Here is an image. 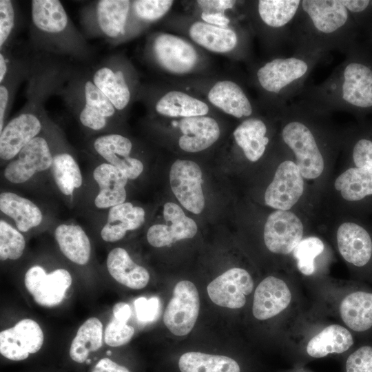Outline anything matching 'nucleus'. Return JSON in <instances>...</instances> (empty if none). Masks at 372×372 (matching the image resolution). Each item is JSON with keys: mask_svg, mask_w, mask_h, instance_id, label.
<instances>
[{"mask_svg": "<svg viewBox=\"0 0 372 372\" xmlns=\"http://www.w3.org/2000/svg\"><path fill=\"white\" fill-rule=\"evenodd\" d=\"M329 114L302 98L278 112L280 140L305 180L323 175L329 148L339 143L327 125Z\"/></svg>", "mask_w": 372, "mask_h": 372, "instance_id": "nucleus-1", "label": "nucleus"}, {"mask_svg": "<svg viewBox=\"0 0 372 372\" xmlns=\"http://www.w3.org/2000/svg\"><path fill=\"white\" fill-rule=\"evenodd\" d=\"M344 60L322 83L302 90L301 98L328 112L342 110L358 121L372 116V52L366 43L356 41Z\"/></svg>", "mask_w": 372, "mask_h": 372, "instance_id": "nucleus-2", "label": "nucleus"}, {"mask_svg": "<svg viewBox=\"0 0 372 372\" xmlns=\"http://www.w3.org/2000/svg\"><path fill=\"white\" fill-rule=\"evenodd\" d=\"M360 31L342 0H301L290 41L294 53L320 60L332 50L345 52Z\"/></svg>", "mask_w": 372, "mask_h": 372, "instance_id": "nucleus-3", "label": "nucleus"}, {"mask_svg": "<svg viewBox=\"0 0 372 372\" xmlns=\"http://www.w3.org/2000/svg\"><path fill=\"white\" fill-rule=\"evenodd\" d=\"M29 48L34 52L85 63L94 50L58 0H32Z\"/></svg>", "mask_w": 372, "mask_h": 372, "instance_id": "nucleus-4", "label": "nucleus"}, {"mask_svg": "<svg viewBox=\"0 0 372 372\" xmlns=\"http://www.w3.org/2000/svg\"><path fill=\"white\" fill-rule=\"evenodd\" d=\"M81 127L91 133H110L121 114L92 81L88 68L72 65L56 93Z\"/></svg>", "mask_w": 372, "mask_h": 372, "instance_id": "nucleus-5", "label": "nucleus"}, {"mask_svg": "<svg viewBox=\"0 0 372 372\" xmlns=\"http://www.w3.org/2000/svg\"><path fill=\"white\" fill-rule=\"evenodd\" d=\"M319 61L293 53L290 56L274 57L258 68L257 83L271 96L276 113L286 106L288 101L302 93L306 79Z\"/></svg>", "mask_w": 372, "mask_h": 372, "instance_id": "nucleus-6", "label": "nucleus"}, {"mask_svg": "<svg viewBox=\"0 0 372 372\" xmlns=\"http://www.w3.org/2000/svg\"><path fill=\"white\" fill-rule=\"evenodd\" d=\"M132 1L99 0L81 8L80 23L83 32L91 38H102L116 44L126 37Z\"/></svg>", "mask_w": 372, "mask_h": 372, "instance_id": "nucleus-7", "label": "nucleus"}, {"mask_svg": "<svg viewBox=\"0 0 372 372\" xmlns=\"http://www.w3.org/2000/svg\"><path fill=\"white\" fill-rule=\"evenodd\" d=\"M95 85L121 115L130 107L136 88L134 72L127 60L112 54L87 68Z\"/></svg>", "mask_w": 372, "mask_h": 372, "instance_id": "nucleus-8", "label": "nucleus"}, {"mask_svg": "<svg viewBox=\"0 0 372 372\" xmlns=\"http://www.w3.org/2000/svg\"><path fill=\"white\" fill-rule=\"evenodd\" d=\"M53 123L48 117L43 131L8 162L3 176L12 184H23L35 174L50 169L54 157Z\"/></svg>", "mask_w": 372, "mask_h": 372, "instance_id": "nucleus-9", "label": "nucleus"}, {"mask_svg": "<svg viewBox=\"0 0 372 372\" xmlns=\"http://www.w3.org/2000/svg\"><path fill=\"white\" fill-rule=\"evenodd\" d=\"M338 250L360 276L372 280V232L355 218L342 221L335 232Z\"/></svg>", "mask_w": 372, "mask_h": 372, "instance_id": "nucleus-10", "label": "nucleus"}, {"mask_svg": "<svg viewBox=\"0 0 372 372\" xmlns=\"http://www.w3.org/2000/svg\"><path fill=\"white\" fill-rule=\"evenodd\" d=\"M150 54L165 71L177 75L190 72L196 65L198 55L194 46L176 35L161 33L149 43Z\"/></svg>", "mask_w": 372, "mask_h": 372, "instance_id": "nucleus-11", "label": "nucleus"}, {"mask_svg": "<svg viewBox=\"0 0 372 372\" xmlns=\"http://www.w3.org/2000/svg\"><path fill=\"white\" fill-rule=\"evenodd\" d=\"M305 180L296 163L289 158L281 161L264 195L265 203L273 210L289 211L302 198Z\"/></svg>", "mask_w": 372, "mask_h": 372, "instance_id": "nucleus-12", "label": "nucleus"}, {"mask_svg": "<svg viewBox=\"0 0 372 372\" xmlns=\"http://www.w3.org/2000/svg\"><path fill=\"white\" fill-rule=\"evenodd\" d=\"M304 223L293 210H273L264 225L265 245L270 252L276 255L291 254L304 237Z\"/></svg>", "mask_w": 372, "mask_h": 372, "instance_id": "nucleus-13", "label": "nucleus"}, {"mask_svg": "<svg viewBox=\"0 0 372 372\" xmlns=\"http://www.w3.org/2000/svg\"><path fill=\"white\" fill-rule=\"evenodd\" d=\"M200 309V298L195 285L189 280L178 282L165 310L163 322L174 335L183 336L194 328Z\"/></svg>", "mask_w": 372, "mask_h": 372, "instance_id": "nucleus-14", "label": "nucleus"}, {"mask_svg": "<svg viewBox=\"0 0 372 372\" xmlns=\"http://www.w3.org/2000/svg\"><path fill=\"white\" fill-rule=\"evenodd\" d=\"M169 183L173 194L183 207L195 214L203 211V175L196 163L180 159L174 161L169 171Z\"/></svg>", "mask_w": 372, "mask_h": 372, "instance_id": "nucleus-15", "label": "nucleus"}, {"mask_svg": "<svg viewBox=\"0 0 372 372\" xmlns=\"http://www.w3.org/2000/svg\"><path fill=\"white\" fill-rule=\"evenodd\" d=\"M72 276L65 269L49 273L39 265L30 267L24 278L25 286L36 303L51 307L60 304L72 284Z\"/></svg>", "mask_w": 372, "mask_h": 372, "instance_id": "nucleus-16", "label": "nucleus"}, {"mask_svg": "<svg viewBox=\"0 0 372 372\" xmlns=\"http://www.w3.org/2000/svg\"><path fill=\"white\" fill-rule=\"evenodd\" d=\"M254 287L250 273L245 269L234 267L212 280L207 291L214 304L229 309H240L245 304L247 296L253 291Z\"/></svg>", "mask_w": 372, "mask_h": 372, "instance_id": "nucleus-17", "label": "nucleus"}, {"mask_svg": "<svg viewBox=\"0 0 372 372\" xmlns=\"http://www.w3.org/2000/svg\"><path fill=\"white\" fill-rule=\"evenodd\" d=\"M91 147L105 163L121 170L128 179L137 178L143 171L142 161L131 156L132 141L121 134L107 133L95 136L91 141Z\"/></svg>", "mask_w": 372, "mask_h": 372, "instance_id": "nucleus-18", "label": "nucleus"}, {"mask_svg": "<svg viewBox=\"0 0 372 372\" xmlns=\"http://www.w3.org/2000/svg\"><path fill=\"white\" fill-rule=\"evenodd\" d=\"M43 343V333L37 322L23 319L0 333V353L5 358L20 361L37 352Z\"/></svg>", "mask_w": 372, "mask_h": 372, "instance_id": "nucleus-19", "label": "nucleus"}, {"mask_svg": "<svg viewBox=\"0 0 372 372\" xmlns=\"http://www.w3.org/2000/svg\"><path fill=\"white\" fill-rule=\"evenodd\" d=\"M166 224L152 225L147 232L148 242L154 247H163L182 240L193 238L197 233L196 222L187 216L177 204L166 203L163 207Z\"/></svg>", "mask_w": 372, "mask_h": 372, "instance_id": "nucleus-20", "label": "nucleus"}, {"mask_svg": "<svg viewBox=\"0 0 372 372\" xmlns=\"http://www.w3.org/2000/svg\"><path fill=\"white\" fill-rule=\"evenodd\" d=\"M333 187L357 211H372V169L349 166L335 178Z\"/></svg>", "mask_w": 372, "mask_h": 372, "instance_id": "nucleus-21", "label": "nucleus"}, {"mask_svg": "<svg viewBox=\"0 0 372 372\" xmlns=\"http://www.w3.org/2000/svg\"><path fill=\"white\" fill-rule=\"evenodd\" d=\"M292 298L291 290L286 281L276 276H267L255 289L252 313L258 320L271 319L285 311Z\"/></svg>", "mask_w": 372, "mask_h": 372, "instance_id": "nucleus-22", "label": "nucleus"}, {"mask_svg": "<svg viewBox=\"0 0 372 372\" xmlns=\"http://www.w3.org/2000/svg\"><path fill=\"white\" fill-rule=\"evenodd\" d=\"M340 317L352 333L364 335L372 331V291L362 287L351 289L339 304Z\"/></svg>", "mask_w": 372, "mask_h": 372, "instance_id": "nucleus-23", "label": "nucleus"}, {"mask_svg": "<svg viewBox=\"0 0 372 372\" xmlns=\"http://www.w3.org/2000/svg\"><path fill=\"white\" fill-rule=\"evenodd\" d=\"M54 157L50 171L59 191L66 196H72L83 183L80 167L69 151L65 149L63 140L53 123Z\"/></svg>", "mask_w": 372, "mask_h": 372, "instance_id": "nucleus-24", "label": "nucleus"}, {"mask_svg": "<svg viewBox=\"0 0 372 372\" xmlns=\"http://www.w3.org/2000/svg\"><path fill=\"white\" fill-rule=\"evenodd\" d=\"M182 136L178 139L181 149L198 152L211 146L220 136L217 121L209 116L183 118L179 122Z\"/></svg>", "mask_w": 372, "mask_h": 372, "instance_id": "nucleus-25", "label": "nucleus"}, {"mask_svg": "<svg viewBox=\"0 0 372 372\" xmlns=\"http://www.w3.org/2000/svg\"><path fill=\"white\" fill-rule=\"evenodd\" d=\"M93 178L99 191L94 198V205L99 209H110L125 202L127 176L119 169L107 163L97 165L93 172Z\"/></svg>", "mask_w": 372, "mask_h": 372, "instance_id": "nucleus-26", "label": "nucleus"}, {"mask_svg": "<svg viewBox=\"0 0 372 372\" xmlns=\"http://www.w3.org/2000/svg\"><path fill=\"white\" fill-rule=\"evenodd\" d=\"M301 0H259L257 12L262 24L290 40L291 28L300 8Z\"/></svg>", "mask_w": 372, "mask_h": 372, "instance_id": "nucleus-27", "label": "nucleus"}, {"mask_svg": "<svg viewBox=\"0 0 372 372\" xmlns=\"http://www.w3.org/2000/svg\"><path fill=\"white\" fill-rule=\"evenodd\" d=\"M209 101L225 113L236 118H247L254 107L242 87L230 80L217 81L209 90Z\"/></svg>", "mask_w": 372, "mask_h": 372, "instance_id": "nucleus-28", "label": "nucleus"}, {"mask_svg": "<svg viewBox=\"0 0 372 372\" xmlns=\"http://www.w3.org/2000/svg\"><path fill=\"white\" fill-rule=\"evenodd\" d=\"M354 344L353 334L348 328L332 324L309 340L305 353L311 358L319 359L329 355L344 353L350 351Z\"/></svg>", "mask_w": 372, "mask_h": 372, "instance_id": "nucleus-29", "label": "nucleus"}, {"mask_svg": "<svg viewBox=\"0 0 372 372\" xmlns=\"http://www.w3.org/2000/svg\"><path fill=\"white\" fill-rule=\"evenodd\" d=\"M268 124L263 118L251 116L244 119L234 130L236 145L250 162L258 161L270 143Z\"/></svg>", "mask_w": 372, "mask_h": 372, "instance_id": "nucleus-30", "label": "nucleus"}, {"mask_svg": "<svg viewBox=\"0 0 372 372\" xmlns=\"http://www.w3.org/2000/svg\"><path fill=\"white\" fill-rule=\"evenodd\" d=\"M349 166L372 169V117L358 121L342 135Z\"/></svg>", "mask_w": 372, "mask_h": 372, "instance_id": "nucleus-31", "label": "nucleus"}, {"mask_svg": "<svg viewBox=\"0 0 372 372\" xmlns=\"http://www.w3.org/2000/svg\"><path fill=\"white\" fill-rule=\"evenodd\" d=\"M145 210L125 202L109 209L107 222L102 227L101 236L106 242L121 240L128 231L139 228L145 222Z\"/></svg>", "mask_w": 372, "mask_h": 372, "instance_id": "nucleus-32", "label": "nucleus"}, {"mask_svg": "<svg viewBox=\"0 0 372 372\" xmlns=\"http://www.w3.org/2000/svg\"><path fill=\"white\" fill-rule=\"evenodd\" d=\"M108 272L119 283L133 289L144 288L149 280L147 270L130 258L121 247L111 250L106 260Z\"/></svg>", "mask_w": 372, "mask_h": 372, "instance_id": "nucleus-33", "label": "nucleus"}, {"mask_svg": "<svg viewBox=\"0 0 372 372\" xmlns=\"http://www.w3.org/2000/svg\"><path fill=\"white\" fill-rule=\"evenodd\" d=\"M0 210L14 222L21 232L37 227L43 221L40 208L30 200L10 192L0 194Z\"/></svg>", "mask_w": 372, "mask_h": 372, "instance_id": "nucleus-34", "label": "nucleus"}, {"mask_svg": "<svg viewBox=\"0 0 372 372\" xmlns=\"http://www.w3.org/2000/svg\"><path fill=\"white\" fill-rule=\"evenodd\" d=\"M189 34L196 43L216 53L229 52L236 48L238 42V35L233 29L203 21L192 23L189 29Z\"/></svg>", "mask_w": 372, "mask_h": 372, "instance_id": "nucleus-35", "label": "nucleus"}, {"mask_svg": "<svg viewBox=\"0 0 372 372\" xmlns=\"http://www.w3.org/2000/svg\"><path fill=\"white\" fill-rule=\"evenodd\" d=\"M56 242L62 254L79 265L87 264L90 258L91 244L83 229L76 224H60L54 231Z\"/></svg>", "mask_w": 372, "mask_h": 372, "instance_id": "nucleus-36", "label": "nucleus"}, {"mask_svg": "<svg viewBox=\"0 0 372 372\" xmlns=\"http://www.w3.org/2000/svg\"><path fill=\"white\" fill-rule=\"evenodd\" d=\"M154 108L159 115L183 118L206 116L209 112L206 103L178 90H172L163 94L156 101Z\"/></svg>", "mask_w": 372, "mask_h": 372, "instance_id": "nucleus-37", "label": "nucleus"}, {"mask_svg": "<svg viewBox=\"0 0 372 372\" xmlns=\"http://www.w3.org/2000/svg\"><path fill=\"white\" fill-rule=\"evenodd\" d=\"M181 372H240L238 363L231 358L201 352H187L178 360Z\"/></svg>", "mask_w": 372, "mask_h": 372, "instance_id": "nucleus-38", "label": "nucleus"}, {"mask_svg": "<svg viewBox=\"0 0 372 372\" xmlns=\"http://www.w3.org/2000/svg\"><path fill=\"white\" fill-rule=\"evenodd\" d=\"M102 344L103 324L98 318H90L78 329L70 348V356L74 362L83 363L90 352L97 351Z\"/></svg>", "mask_w": 372, "mask_h": 372, "instance_id": "nucleus-39", "label": "nucleus"}, {"mask_svg": "<svg viewBox=\"0 0 372 372\" xmlns=\"http://www.w3.org/2000/svg\"><path fill=\"white\" fill-rule=\"evenodd\" d=\"M325 249L323 240L316 236L304 237L291 255L298 270L304 276H311L316 271V260Z\"/></svg>", "mask_w": 372, "mask_h": 372, "instance_id": "nucleus-40", "label": "nucleus"}, {"mask_svg": "<svg viewBox=\"0 0 372 372\" xmlns=\"http://www.w3.org/2000/svg\"><path fill=\"white\" fill-rule=\"evenodd\" d=\"M19 28V9L16 1H0V51L10 48Z\"/></svg>", "mask_w": 372, "mask_h": 372, "instance_id": "nucleus-41", "label": "nucleus"}, {"mask_svg": "<svg viewBox=\"0 0 372 372\" xmlns=\"http://www.w3.org/2000/svg\"><path fill=\"white\" fill-rule=\"evenodd\" d=\"M25 240L21 231L3 219L0 220V259L17 260L23 254Z\"/></svg>", "mask_w": 372, "mask_h": 372, "instance_id": "nucleus-42", "label": "nucleus"}, {"mask_svg": "<svg viewBox=\"0 0 372 372\" xmlns=\"http://www.w3.org/2000/svg\"><path fill=\"white\" fill-rule=\"evenodd\" d=\"M173 3L172 0L132 1L129 17L143 23H152L165 16Z\"/></svg>", "mask_w": 372, "mask_h": 372, "instance_id": "nucleus-43", "label": "nucleus"}, {"mask_svg": "<svg viewBox=\"0 0 372 372\" xmlns=\"http://www.w3.org/2000/svg\"><path fill=\"white\" fill-rule=\"evenodd\" d=\"M344 372H372V344H364L347 356Z\"/></svg>", "mask_w": 372, "mask_h": 372, "instance_id": "nucleus-44", "label": "nucleus"}, {"mask_svg": "<svg viewBox=\"0 0 372 372\" xmlns=\"http://www.w3.org/2000/svg\"><path fill=\"white\" fill-rule=\"evenodd\" d=\"M134 333L133 327L113 317L105 330V343L111 347H120L128 343Z\"/></svg>", "mask_w": 372, "mask_h": 372, "instance_id": "nucleus-45", "label": "nucleus"}, {"mask_svg": "<svg viewBox=\"0 0 372 372\" xmlns=\"http://www.w3.org/2000/svg\"><path fill=\"white\" fill-rule=\"evenodd\" d=\"M342 2L353 16L361 31L364 32L372 24V0H342Z\"/></svg>", "mask_w": 372, "mask_h": 372, "instance_id": "nucleus-46", "label": "nucleus"}, {"mask_svg": "<svg viewBox=\"0 0 372 372\" xmlns=\"http://www.w3.org/2000/svg\"><path fill=\"white\" fill-rule=\"evenodd\" d=\"M137 318L142 322H152L158 317L160 311V300L157 297L147 299L137 298L134 302Z\"/></svg>", "mask_w": 372, "mask_h": 372, "instance_id": "nucleus-47", "label": "nucleus"}, {"mask_svg": "<svg viewBox=\"0 0 372 372\" xmlns=\"http://www.w3.org/2000/svg\"><path fill=\"white\" fill-rule=\"evenodd\" d=\"M201 18L203 22L223 28H228L230 23V19L223 12L203 11Z\"/></svg>", "mask_w": 372, "mask_h": 372, "instance_id": "nucleus-48", "label": "nucleus"}, {"mask_svg": "<svg viewBox=\"0 0 372 372\" xmlns=\"http://www.w3.org/2000/svg\"><path fill=\"white\" fill-rule=\"evenodd\" d=\"M197 3L203 9V11H218L223 12L224 10L232 8L236 1L230 0H218V1H197Z\"/></svg>", "mask_w": 372, "mask_h": 372, "instance_id": "nucleus-49", "label": "nucleus"}, {"mask_svg": "<svg viewBox=\"0 0 372 372\" xmlns=\"http://www.w3.org/2000/svg\"><path fill=\"white\" fill-rule=\"evenodd\" d=\"M91 372H130L126 367L116 364L109 358L100 360Z\"/></svg>", "mask_w": 372, "mask_h": 372, "instance_id": "nucleus-50", "label": "nucleus"}, {"mask_svg": "<svg viewBox=\"0 0 372 372\" xmlns=\"http://www.w3.org/2000/svg\"><path fill=\"white\" fill-rule=\"evenodd\" d=\"M112 311L114 318L126 323L131 316V309L129 304L122 302L114 304Z\"/></svg>", "mask_w": 372, "mask_h": 372, "instance_id": "nucleus-51", "label": "nucleus"}, {"mask_svg": "<svg viewBox=\"0 0 372 372\" xmlns=\"http://www.w3.org/2000/svg\"><path fill=\"white\" fill-rule=\"evenodd\" d=\"M366 41V43L371 48L372 47V24L364 31Z\"/></svg>", "mask_w": 372, "mask_h": 372, "instance_id": "nucleus-52", "label": "nucleus"}, {"mask_svg": "<svg viewBox=\"0 0 372 372\" xmlns=\"http://www.w3.org/2000/svg\"><path fill=\"white\" fill-rule=\"evenodd\" d=\"M106 353H107V355H110L112 354L111 351H110V350L107 351Z\"/></svg>", "mask_w": 372, "mask_h": 372, "instance_id": "nucleus-53", "label": "nucleus"}, {"mask_svg": "<svg viewBox=\"0 0 372 372\" xmlns=\"http://www.w3.org/2000/svg\"><path fill=\"white\" fill-rule=\"evenodd\" d=\"M90 362H91L90 359H87V360H86L87 364H90Z\"/></svg>", "mask_w": 372, "mask_h": 372, "instance_id": "nucleus-54", "label": "nucleus"}]
</instances>
